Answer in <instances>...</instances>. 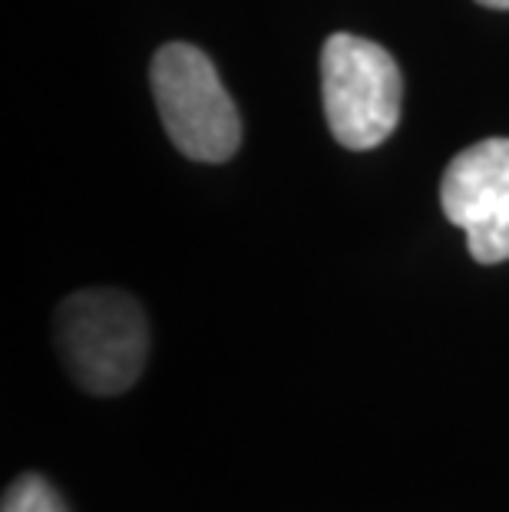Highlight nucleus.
Returning a JSON list of instances; mask_svg holds the SVG:
<instances>
[{"instance_id": "obj_1", "label": "nucleus", "mask_w": 509, "mask_h": 512, "mask_svg": "<svg viewBox=\"0 0 509 512\" xmlns=\"http://www.w3.org/2000/svg\"><path fill=\"white\" fill-rule=\"evenodd\" d=\"M57 347L86 394L116 397L133 387L146 367V314L126 291L83 288L60 304Z\"/></svg>"}, {"instance_id": "obj_2", "label": "nucleus", "mask_w": 509, "mask_h": 512, "mask_svg": "<svg viewBox=\"0 0 509 512\" xmlns=\"http://www.w3.org/2000/svg\"><path fill=\"white\" fill-rule=\"evenodd\" d=\"M324 116L344 149H374L391 139L404 103V80L381 43L334 34L321 50Z\"/></svg>"}, {"instance_id": "obj_3", "label": "nucleus", "mask_w": 509, "mask_h": 512, "mask_svg": "<svg viewBox=\"0 0 509 512\" xmlns=\"http://www.w3.org/2000/svg\"><path fill=\"white\" fill-rule=\"evenodd\" d=\"M153 96L166 136L182 156L196 162H225L242 143V119L225 93L219 70L192 43H166L156 57Z\"/></svg>"}, {"instance_id": "obj_4", "label": "nucleus", "mask_w": 509, "mask_h": 512, "mask_svg": "<svg viewBox=\"0 0 509 512\" xmlns=\"http://www.w3.org/2000/svg\"><path fill=\"white\" fill-rule=\"evenodd\" d=\"M443 215L463 228L480 265L509 261V139H483L443 172Z\"/></svg>"}, {"instance_id": "obj_5", "label": "nucleus", "mask_w": 509, "mask_h": 512, "mask_svg": "<svg viewBox=\"0 0 509 512\" xmlns=\"http://www.w3.org/2000/svg\"><path fill=\"white\" fill-rule=\"evenodd\" d=\"M0 512H70V509L47 479L37 473H24L7 486Z\"/></svg>"}, {"instance_id": "obj_6", "label": "nucleus", "mask_w": 509, "mask_h": 512, "mask_svg": "<svg viewBox=\"0 0 509 512\" xmlns=\"http://www.w3.org/2000/svg\"><path fill=\"white\" fill-rule=\"evenodd\" d=\"M483 7H493V10H509V0H476Z\"/></svg>"}]
</instances>
